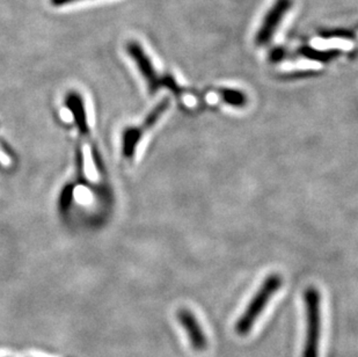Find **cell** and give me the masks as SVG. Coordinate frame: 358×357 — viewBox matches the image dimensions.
<instances>
[{
    "label": "cell",
    "instance_id": "1",
    "mask_svg": "<svg viewBox=\"0 0 358 357\" xmlns=\"http://www.w3.org/2000/svg\"><path fill=\"white\" fill-rule=\"evenodd\" d=\"M282 277L278 274H271L266 277L264 284H261L257 293L250 300V304L247 305L243 314L236 321L234 330L240 337H245L250 333L253 328L254 323H257L261 314H264V309L275 293H278L282 286Z\"/></svg>",
    "mask_w": 358,
    "mask_h": 357
},
{
    "label": "cell",
    "instance_id": "5",
    "mask_svg": "<svg viewBox=\"0 0 358 357\" xmlns=\"http://www.w3.org/2000/svg\"><path fill=\"white\" fill-rule=\"evenodd\" d=\"M127 51L130 55V57L132 58V61L135 62L143 78L145 79L150 94H156L157 92L159 91L160 88H162V78L156 71L152 62L143 49L142 46L138 42L131 41L127 46Z\"/></svg>",
    "mask_w": 358,
    "mask_h": 357
},
{
    "label": "cell",
    "instance_id": "4",
    "mask_svg": "<svg viewBox=\"0 0 358 357\" xmlns=\"http://www.w3.org/2000/svg\"><path fill=\"white\" fill-rule=\"evenodd\" d=\"M294 0H276L274 5L269 8L264 21L261 24L259 31L255 36V44L257 47H264L271 42L275 33L282 24L283 18L291 10Z\"/></svg>",
    "mask_w": 358,
    "mask_h": 357
},
{
    "label": "cell",
    "instance_id": "10",
    "mask_svg": "<svg viewBox=\"0 0 358 357\" xmlns=\"http://www.w3.org/2000/svg\"><path fill=\"white\" fill-rule=\"evenodd\" d=\"M287 57V51L282 49V48H275L274 50L271 51L269 55V61L271 63H278V62L283 61L284 58Z\"/></svg>",
    "mask_w": 358,
    "mask_h": 357
},
{
    "label": "cell",
    "instance_id": "7",
    "mask_svg": "<svg viewBox=\"0 0 358 357\" xmlns=\"http://www.w3.org/2000/svg\"><path fill=\"white\" fill-rule=\"evenodd\" d=\"M299 54L303 57L308 58L310 61L319 62V63H328L338 58L341 55V51L338 49L331 50H318L315 48L304 47L299 49Z\"/></svg>",
    "mask_w": 358,
    "mask_h": 357
},
{
    "label": "cell",
    "instance_id": "6",
    "mask_svg": "<svg viewBox=\"0 0 358 357\" xmlns=\"http://www.w3.org/2000/svg\"><path fill=\"white\" fill-rule=\"evenodd\" d=\"M176 318L183 330H186L190 347L197 353L206 351L209 347V341L202 325L197 321L196 316L188 309H180L176 312Z\"/></svg>",
    "mask_w": 358,
    "mask_h": 357
},
{
    "label": "cell",
    "instance_id": "2",
    "mask_svg": "<svg viewBox=\"0 0 358 357\" xmlns=\"http://www.w3.org/2000/svg\"><path fill=\"white\" fill-rule=\"evenodd\" d=\"M306 330L301 357H319L321 339V296L315 286H308L304 293Z\"/></svg>",
    "mask_w": 358,
    "mask_h": 357
},
{
    "label": "cell",
    "instance_id": "8",
    "mask_svg": "<svg viewBox=\"0 0 358 357\" xmlns=\"http://www.w3.org/2000/svg\"><path fill=\"white\" fill-rule=\"evenodd\" d=\"M220 98L227 105L234 106V107L243 108L247 105L246 94L243 92L234 90V88H222L220 91Z\"/></svg>",
    "mask_w": 358,
    "mask_h": 357
},
{
    "label": "cell",
    "instance_id": "11",
    "mask_svg": "<svg viewBox=\"0 0 358 357\" xmlns=\"http://www.w3.org/2000/svg\"><path fill=\"white\" fill-rule=\"evenodd\" d=\"M77 1H80V0H50L51 5L55 7L66 6V5L77 3Z\"/></svg>",
    "mask_w": 358,
    "mask_h": 357
},
{
    "label": "cell",
    "instance_id": "9",
    "mask_svg": "<svg viewBox=\"0 0 358 357\" xmlns=\"http://www.w3.org/2000/svg\"><path fill=\"white\" fill-rule=\"evenodd\" d=\"M162 88H169V90H171L176 95H180L181 94V92H182L179 84L176 83V79H174L171 74H166V76H164V78H162Z\"/></svg>",
    "mask_w": 358,
    "mask_h": 357
},
{
    "label": "cell",
    "instance_id": "3",
    "mask_svg": "<svg viewBox=\"0 0 358 357\" xmlns=\"http://www.w3.org/2000/svg\"><path fill=\"white\" fill-rule=\"evenodd\" d=\"M171 102L169 98L164 99L162 102L153 108L152 111L148 115V118L144 120L142 125L138 127H129L125 129L122 137V155L127 160H131L136 153V148L143 139L145 132L153 128L159 121L162 114L169 109Z\"/></svg>",
    "mask_w": 358,
    "mask_h": 357
}]
</instances>
